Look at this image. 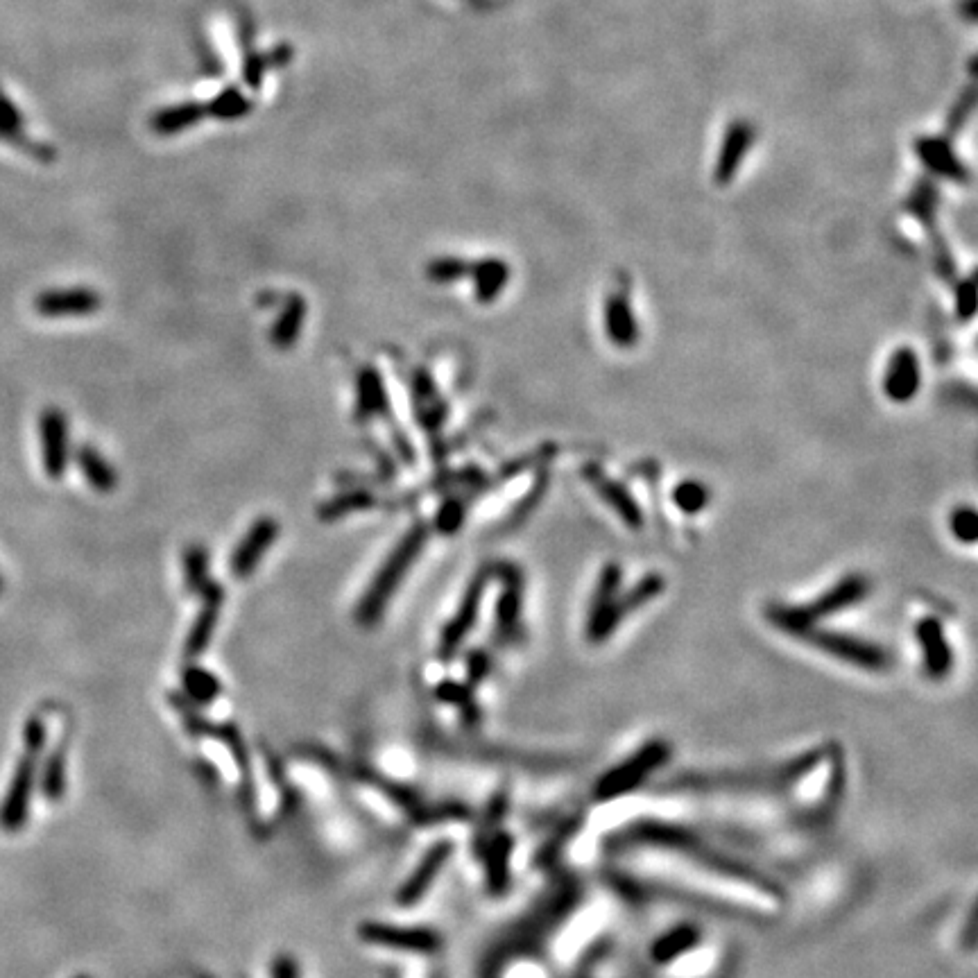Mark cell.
<instances>
[{
  "mask_svg": "<svg viewBox=\"0 0 978 978\" xmlns=\"http://www.w3.org/2000/svg\"><path fill=\"white\" fill-rule=\"evenodd\" d=\"M870 591L872 585L863 573H849V576H845L843 580H838L834 587L827 589L825 594H820L806 605H784V603L768 605L766 619L775 625L777 630L791 634V637H797L802 630L811 628V625H818L822 619H827V616H834L838 612H843V609L863 603Z\"/></svg>",
  "mask_w": 978,
  "mask_h": 978,
  "instance_id": "6da1fadb",
  "label": "cell"
},
{
  "mask_svg": "<svg viewBox=\"0 0 978 978\" xmlns=\"http://www.w3.org/2000/svg\"><path fill=\"white\" fill-rule=\"evenodd\" d=\"M426 539H428V526L419 521L401 537V542L394 546V551L388 555V560H385L379 573L374 576L370 589L365 591V596L356 609V621L360 625H374L381 619L383 609L388 607L390 598L401 585L403 576H406L410 566H413L415 557L422 553Z\"/></svg>",
  "mask_w": 978,
  "mask_h": 978,
  "instance_id": "7a4b0ae2",
  "label": "cell"
},
{
  "mask_svg": "<svg viewBox=\"0 0 978 978\" xmlns=\"http://www.w3.org/2000/svg\"><path fill=\"white\" fill-rule=\"evenodd\" d=\"M23 741H25L23 757L19 763H16L10 788H7L5 800L0 804V829L7 831V834H14V831L23 829L25 822H28L39 757L46 745L44 720L39 716L28 718V723H25L23 729Z\"/></svg>",
  "mask_w": 978,
  "mask_h": 978,
  "instance_id": "3957f363",
  "label": "cell"
},
{
  "mask_svg": "<svg viewBox=\"0 0 978 978\" xmlns=\"http://www.w3.org/2000/svg\"><path fill=\"white\" fill-rule=\"evenodd\" d=\"M671 745L666 741H648L643 748H639L632 757L625 759L619 766L609 768L605 775H600V779L594 786V800L596 802H612L619 800V797L628 795L632 791L646 782V779L664 766L671 757Z\"/></svg>",
  "mask_w": 978,
  "mask_h": 978,
  "instance_id": "277c9868",
  "label": "cell"
},
{
  "mask_svg": "<svg viewBox=\"0 0 978 978\" xmlns=\"http://www.w3.org/2000/svg\"><path fill=\"white\" fill-rule=\"evenodd\" d=\"M795 639H802L809 643V646L840 659V662L854 664L859 668H865V671H886L892 662L888 652L881 646H877V643L852 637V634H845V632L825 630L820 628V625H811V628L802 630Z\"/></svg>",
  "mask_w": 978,
  "mask_h": 978,
  "instance_id": "5b68a950",
  "label": "cell"
},
{
  "mask_svg": "<svg viewBox=\"0 0 978 978\" xmlns=\"http://www.w3.org/2000/svg\"><path fill=\"white\" fill-rule=\"evenodd\" d=\"M664 589H666V580L662 573H648V576H643L637 585L630 587L628 591H621L612 603V607H609L600 619L587 625L589 643H605L616 630L621 628V623L628 619L632 612H639L641 607H646L648 603H652V600L662 596Z\"/></svg>",
  "mask_w": 978,
  "mask_h": 978,
  "instance_id": "8992f818",
  "label": "cell"
},
{
  "mask_svg": "<svg viewBox=\"0 0 978 978\" xmlns=\"http://www.w3.org/2000/svg\"><path fill=\"white\" fill-rule=\"evenodd\" d=\"M494 576V569H480L474 580L469 582V587L465 591V596H462L460 600V605H458V612L453 619L446 623V628L442 632V639H440V657L442 659H451L453 655H456L458 648L465 643L467 639V634L474 630V625L478 621V614H480V605H483V596H485V589L489 585V578Z\"/></svg>",
  "mask_w": 978,
  "mask_h": 978,
  "instance_id": "52a82bcc",
  "label": "cell"
},
{
  "mask_svg": "<svg viewBox=\"0 0 978 978\" xmlns=\"http://www.w3.org/2000/svg\"><path fill=\"white\" fill-rule=\"evenodd\" d=\"M501 580V596L496 603V634L499 639L510 643L521 634V612H523V573L517 564L503 562L494 569Z\"/></svg>",
  "mask_w": 978,
  "mask_h": 978,
  "instance_id": "ba28073f",
  "label": "cell"
},
{
  "mask_svg": "<svg viewBox=\"0 0 978 978\" xmlns=\"http://www.w3.org/2000/svg\"><path fill=\"white\" fill-rule=\"evenodd\" d=\"M915 639L920 643L926 675L931 680H945L954 668V650L949 646L945 625L938 616H924L917 621Z\"/></svg>",
  "mask_w": 978,
  "mask_h": 978,
  "instance_id": "9c48e42d",
  "label": "cell"
},
{
  "mask_svg": "<svg viewBox=\"0 0 978 978\" xmlns=\"http://www.w3.org/2000/svg\"><path fill=\"white\" fill-rule=\"evenodd\" d=\"M582 476H585L587 483L596 489V494L609 505V508H612V512L625 523V526L630 530L643 528L646 517H643L641 505L630 494L628 487L619 483V480L609 478L600 465H587L582 469Z\"/></svg>",
  "mask_w": 978,
  "mask_h": 978,
  "instance_id": "30bf717a",
  "label": "cell"
},
{
  "mask_svg": "<svg viewBox=\"0 0 978 978\" xmlns=\"http://www.w3.org/2000/svg\"><path fill=\"white\" fill-rule=\"evenodd\" d=\"M922 388L920 356L911 347H899L890 356L886 372H883V394L892 403H908L917 397Z\"/></svg>",
  "mask_w": 978,
  "mask_h": 978,
  "instance_id": "8fae6325",
  "label": "cell"
},
{
  "mask_svg": "<svg viewBox=\"0 0 978 978\" xmlns=\"http://www.w3.org/2000/svg\"><path fill=\"white\" fill-rule=\"evenodd\" d=\"M102 304L100 295L93 288H50L34 297V311L41 317H84L98 313Z\"/></svg>",
  "mask_w": 978,
  "mask_h": 978,
  "instance_id": "7c38bea8",
  "label": "cell"
},
{
  "mask_svg": "<svg viewBox=\"0 0 978 978\" xmlns=\"http://www.w3.org/2000/svg\"><path fill=\"white\" fill-rule=\"evenodd\" d=\"M41 453H44L46 476L59 480L68 469V422L64 410L46 408L39 417Z\"/></svg>",
  "mask_w": 978,
  "mask_h": 978,
  "instance_id": "4fadbf2b",
  "label": "cell"
},
{
  "mask_svg": "<svg viewBox=\"0 0 978 978\" xmlns=\"http://www.w3.org/2000/svg\"><path fill=\"white\" fill-rule=\"evenodd\" d=\"M360 938L370 945L390 947L399 951H417V954H433L442 947L440 935L428 929H397V926L367 922L360 926Z\"/></svg>",
  "mask_w": 978,
  "mask_h": 978,
  "instance_id": "5bb4252c",
  "label": "cell"
},
{
  "mask_svg": "<svg viewBox=\"0 0 978 978\" xmlns=\"http://www.w3.org/2000/svg\"><path fill=\"white\" fill-rule=\"evenodd\" d=\"M279 537V521L272 517H261L252 523L247 535L240 539V544L231 553L229 569L238 578H247L259 566L261 557L268 553V548L277 542Z\"/></svg>",
  "mask_w": 978,
  "mask_h": 978,
  "instance_id": "9a60e30c",
  "label": "cell"
},
{
  "mask_svg": "<svg viewBox=\"0 0 978 978\" xmlns=\"http://www.w3.org/2000/svg\"><path fill=\"white\" fill-rule=\"evenodd\" d=\"M752 143H754V125L750 120L739 118L727 127L714 168V179L718 186L732 184V179L741 170V163L745 161V157H748Z\"/></svg>",
  "mask_w": 978,
  "mask_h": 978,
  "instance_id": "2e32d148",
  "label": "cell"
},
{
  "mask_svg": "<svg viewBox=\"0 0 978 978\" xmlns=\"http://www.w3.org/2000/svg\"><path fill=\"white\" fill-rule=\"evenodd\" d=\"M915 152L933 175L949 179L954 184L969 182V170L965 168L963 159L951 148L949 136H920L915 141Z\"/></svg>",
  "mask_w": 978,
  "mask_h": 978,
  "instance_id": "e0dca14e",
  "label": "cell"
},
{
  "mask_svg": "<svg viewBox=\"0 0 978 978\" xmlns=\"http://www.w3.org/2000/svg\"><path fill=\"white\" fill-rule=\"evenodd\" d=\"M605 333L609 342L619 349H632L639 342L637 315L623 288L612 290L605 299Z\"/></svg>",
  "mask_w": 978,
  "mask_h": 978,
  "instance_id": "ac0fdd59",
  "label": "cell"
},
{
  "mask_svg": "<svg viewBox=\"0 0 978 978\" xmlns=\"http://www.w3.org/2000/svg\"><path fill=\"white\" fill-rule=\"evenodd\" d=\"M356 422H370V419L390 417V399L385 392L383 376L372 365L363 367L356 376Z\"/></svg>",
  "mask_w": 978,
  "mask_h": 978,
  "instance_id": "d6986e66",
  "label": "cell"
},
{
  "mask_svg": "<svg viewBox=\"0 0 978 978\" xmlns=\"http://www.w3.org/2000/svg\"><path fill=\"white\" fill-rule=\"evenodd\" d=\"M451 852H453V845L446 843V840L428 849L422 863L417 865V870L410 874V879L406 883H403V888L397 895V902L401 906H413L415 902H419V899L426 895V890L431 888V883L435 881L437 874H440L446 861H449Z\"/></svg>",
  "mask_w": 978,
  "mask_h": 978,
  "instance_id": "ffe728a7",
  "label": "cell"
},
{
  "mask_svg": "<svg viewBox=\"0 0 978 978\" xmlns=\"http://www.w3.org/2000/svg\"><path fill=\"white\" fill-rule=\"evenodd\" d=\"M200 596H202V609H200V614H197V619L191 628V634H188V641H186L188 657L202 655V650L209 646L211 634L218 625L222 600H225V589H222L218 582L209 580L207 587L200 591Z\"/></svg>",
  "mask_w": 978,
  "mask_h": 978,
  "instance_id": "44dd1931",
  "label": "cell"
},
{
  "mask_svg": "<svg viewBox=\"0 0 978 978\" xmlns=\"http://www.w3.org/2000/svg\"><path fill=\"white\" fill-rule=\"evenodd\" d=\"M410 390H413V403H415V419H419V424L424 426V431L437 433L446 422V403L442 401L440 394L435 390V383L431 379V374L426 370H417L413 374V381H410Z\"/></svg>",
  "mask_w": 978,
  "mask_h": 978,
  "instance_id": "7402d4cb",
  "label": "cell"
},
{
  "mask_svg": "<svg viewBox=\"0 0 978 978\" xmlns=\"http://www.w3.org/2000/svg\"><path fill=\"white\" fill-rule=\"evenodd\" d=\"M700 940H702V931L698 926L682 922L673 926V929H668L652 942L650 960L655 965H671L677 958H682L684 954H689V951L696 949L700 945Z\"/></svg>",
  "mask_w": 978,
  "mask_h": 978,
  "instance_id": "603a6c76",
  "label": "cell"
},
{
  "mask_svg": "<svg viewBox=\"0 0 978 978\" xmlns=\"http://www.w3.org/2000/svg\"><path fill=\"white\" fill-rule=\"evenodd\" d=\"M512 847L514 840L505 831H496V834L487 840V845L483 849L485 854V872H487V888L492 895H503L510 886V859H512Z\"/></svg>",
  "mask_w": 978,
  "mask_h": 978,
  "instance_id": "cb8c5ba5",
  "label": "cell"
},
{
  "mask_svg": "<svg viewBox=\"0 0 978 978\" xmlns=\"http://www.w3.org/2000/svg\"><path fill=\"white\" fill-rule=\"evenodd\" d=\"M469 277L474 279V295L478 304H492L501 297L505 286L510 283V265L501 259H480L469 268Z\"/></svg>",
  "mask_w": 978,
  "mask_h": 978,
  "instance_id": "d4e9b609",
  "label": "cell"
},
{
  "mask_svg": "<svg viewBox=\"0 0 978 978\" xmlns=\"http://www.w3.org/2000/svg\"><path fill=\"white\" fill-rule=\"evenodd\" d=\"M0 141L12 143L14 148H21L32 157L50 161L55 157V152L48 148L44 143H34L28 136L23 134V116L21 111L16 109L3 91H0Z\"/></svg>",
  "mask_w": 978,
  "mask_h": 978,
  "instance_id": "484cf974",
  "label": "cell"
},
{
  "mask_svg": "<svg viewBox=\"0 0 978 978\" xmlns=\"http://www.w3.org/2000/svg\"><path fill=\"white\" fill-rule=\"evenodd\" d=\"M304 320H306L304 297L302 295H290L286 299V304H283L279 317L274 320V326L270 331V342L274 345V349H279V351L293 349L297 345L299 336H302Z\"/></svg>",
  "mask_w": 978,
  "mask_h": 978,
  "instance_id": "4316f807",
  "label": "cell"
},
{
  "mask_svg": "<svg viewBox=\"0 0 978 978\" xmlns=\"http://www.w3.org/2000/svg\"><path fill=\"white\" fill-rule=\"evenodd\" d=\"M75 460H77V467L82 471V476L87 478V483L96 489V492L100 494L114 492L118 485V474L114 465L102 456L96 446H89V444L77 446Z\"/></svg>",
  "mask_w": 978,
  "mask_h": 978,
  "instance_id": "83f0119b",
  "label": "cell"
},
{
  "mask_svg": "<svg viewBox=\"0 0 978 978\" xmlns=\"http://www.w3.org/2000/svg\"><path fill=\"white\" fill-rule=\"evenodd\" d=\"M621 585H623V569L616 562H607L598 573L596 589L589 600L587 623L596 621L598 616H603L607 609L612 607L616 596L621 594Z\"/></svg>",
  "mask_w": 978,
  "mask_h": 978,
  "instance_id": "f1b7e54d",
  "label": "cell"
},
{
  "mask_svg": "<svg viewBox=\"0 0 978 978\" xmlns=\"http://www.w3.org/2000/svg\"><path fill=\"white\" fill-rule=\"evenodd\" d=\"M374 494L367 492V489H351V492H342L338 496H333L331 501H326L320 508V519L324 521H336L347 517L351 512H365L374 508Z\"/></svg>",
  "mask_w": 978,
  "mask_h": 978,
  "instance_id": "f546056e",
  "label": "cell"
},
{
  "mask_svg": "<svg viewBox=\"0 0 978 978\" xmlns=\"http://www.w3.org/2000/svg\"><path fill=\"white\" fill-rule=\"evenodd\" d=\"M671 499H673V505L677 510L693 517V514H700L709 508L711 489L702 483V480L686 478V480H680V483L673 487Z\"/></svg>",
  "mask_w": 978,
  "mask_h": 978,
  "instance_id": "4dcf8cb0",
  "label": "cell"
},
{
  "mask_svg": "<svg viewBox=\"0 0 978 978\" xmlns=\"http://www.w3.org/2000/svg\"><path fill=\"white\" fill-rule=\"evenodd\" d=\"M938 188H935L929 179H922L920 184L915 186V191L908 197L906 209L913 213V216L922 222V225L933 234H938L935 229V213H938Z\"/></svg>",
  "mask_w": 978,
  "mask_h": 978,
  "instance_id": "1f68e13d",
  "label": "cell"
},
{
  "mask_svg": "<svg viewBox=\"0 0 978 978\" xmlns=\"http://www.w3.org/2000/svg\"><path fill=\"white\" fill-rule=\"evenodd\" d=\"M204 114H207V109L202 105H184V107L161 111V114L152 118V130L157 134L182 132L188 130V127L197 123L200 118H204Z\"/></svg>",
  "mask_w": 978,
  "mask_h": 978,
  "instance_id": "d6a6232c",
  "label": "cell"
},
{
  "mask_svg": "<svg viewBox=\"0 0 978 978\" xmlns=\"http://www.w3.org/2000/svg\"><path fill=\"white\" fill-rule=\"evenodd\" d=\"M184 578L191 594H200L209 582V551L200 544L188 546L184 551Z\"/></svg>",
  "mask_w": 978,
  "mask_h": 978,
  "instance_id": "836d02e7",
  "label": "cell"
},
{
  "mask_svg": "<svg viewBox=\"0 0 978 978\" xmlns=\"http://www.w3.org/2000/svg\"><path fill=\"white\" fill-rule=\"evenodd\" d=\"M582 825V818L576 813V815H571V818H566L562 822V827L555 831V834L546 840V843L539 847V852H537V859L535 863L539 865V868H546V865H551L557 856H560L562 849L571 843L573 838H576L578 834V829Z\"/></svg>",
  "mask_w": 978,
  "mask_h": 978,
  "instance_id": "e575fe53",
  "label": "cell"
},
{
  "mask_svg": "<svg viewBox=\"0 0 978 978\" xmlns=\"http://www.w3.org/2000/svg\"><path fill=\"white\" fill-rule=\"evenodd\" d=\"M548 483H551V471L546 467H539V474L535 478L533 487H530V492L523 496V499L517 503V508H514L508 517V526L517 528L523 521L530 519V514H533L539 508V503L544 501V496L548 492Z\"/></svg>",
  "mask_w": 978,
  "mask_h": 978,
  "instance_id": "d590c367",
  "label": "cell"
},
{
  "mask_svg": "<svg viewBox=\"0 0 978 978\" xmlns=\"http://www.w3.org/2000/svg\"><path fill=\"white\" fill-rule=\"evenodd\" d=\"M184 686H186V691L191 693V698L195 702H200V705H204V702H211L220 693V682L216 680V677L204 671V668H197V666L186 668Z\"/></svg>",
  "mask_w": 978,
  "mask_h": 978,
  "instance_id": "8d00e7d4",
  "label": "cell"
},
{
  "mask_svg": "<svg viewBox=\"0 0 978 978\" xmlns=\"http://www.w3.org/2000/svg\"><path fill=\"white\" fill-rule=\"evenodd\" d=\"M44 795L50 802H59L66 791V761H64V750H57L50 754V759L46 761L44 768Z\"/></svg>",
  "mask_w": 978,
  "mask_h": 978,
  "instance_id": "74e56055",
  "label": "cell"
},
{
  "mask_svg": "<svg viewBox=\"0 0 978 978\" xmlns=\"http://www.w3.org/2000/svg\"><path fill=\"white\" fill-rule=\"evenodd\" d=\"M469 268L471 263L460 259V256H440V259L428 263L426 277L435 283H453L469 277Z\"/></svg>",
  "mask_w": 978,
  "mask_h": 978,
  "instance_id": "f35d334b",
  "label": "cell"
},
{
  "mask_svg": "<svg viewBox=\"0 0 978 978\" xmlns=\"http://www.w3.org/2000/svg\"><path fill=\"white\" fill-rule=\"evenodd\" d=\"M465 517H467V501L458 499V496L446 499L442 503V508L437 510L435 530L440 535H456L462 528V523H465Z\"/></svg>",
  "mask_w": 978,
  "mask_h": 978,
  "instance_id": "ab89813d",
  "label": "cell"
},
{
  "mask_svg": "<svg viewBox=\"0 0 978 978\" xmlns=\"http://www.w3.org/2000/svg\"><path fill=\"white\" fill-rule=\"evenodd\" d=\"M949 528L960 544H974L978 539V514L972 505H960L951 512Z\"/></svg>",
  "mask_w": 978,
  "mask_h": 978,
  "instance_id": "60d3db41",
  "label": "cell"
},
{
  "mask_svg": "<svg viewBox=\"0 0 978 978\" xmlns=\"http://www.w3.org/2000/svg\"><path fill=\"white\" fill-rule=\"evenodd\" d=\"M437 698L444 700V702H451V705H458L469 723H476L478 720V709H476L474 698H471L469 686L444 682V684L437 686Z\"/></svg>",
  "mask_w": 978,
  "mask_h": 978,
  "instance_id": "b9f144b4",
  "label": "cell"
},
{
  "mask_svg": "<svg viewBox=\"0 0 978 978\" xmlns=\"http://www.w3.org/2000/svg\"><path fill=\"white\" fill-rule=\"evenodd\" d=\"M976 297L978 293H976L974 277H967L958 283L954 302H956V317L960 322H969L976 315Z\"/></svg>",
  "mask_w": 978,
  "mask_h": 978,
  "instance_id": "7bdbcfd3",
  "label": "cell"
},
{
  "mask_svg": "<svg viewBox=\"0 0 978 978\" xmlns=\"http://www.w3.org/2000/svg\"><path fill=\"white\" fill-rule=\"evenodd\" d=\"M508 809H510V800H508V795H505V793H499V795L494 797L492 802H489L487 813H485V825L480 827V834H478V838L483 840V843H480V849H485L487 840H489L487 831H492V829H496V827L501 825V820L505 818V813H508ZM480 854H483V852H480Z\"/></svg>",
  "mask_w": 978,
  "mask_h": 978,
  "instance_id": "ee69618b",
  "label": "cell"
},
{
  "mask_svg": "<svg viewBox=\"0 0 978 978\" xmlns=\"http://www.w3.org/2000/svg\"><path fill=\"white\" fill-rule=\"evenodd\" d=\"M974 105H976V91L972 87H969L963 93V96H960V100L956 102L954 109H951L949 120H947V132H949V136H954L958 130H963V125L967 123V118L972 116Z\"/></svg>",
  "mask_w": 978,
  "mask_h": 978,
  "instance_id": "f6af8a7d",
  "label": "cell"
},
{
  "mask_svg": "<svg viewBox=\"0 0 978 978\" xmlns=\"http://www.w3.org/2000/svg\"><path fill=\"white\" fill-rule=\"evenodd\" d=\"M489 666H492V659L485 650H474L469 657V684H478L483 677L489 673Z\"/></svg>",
  "mask_w": 978,
  "mask_h": 978,
  "instance_id": "bcb514c9",
  "label": "cell"
},
{
  "mask_svg": "<svg viewBox=\"0 0 978 978\" xmlns=\"http://www.w3.org/2000/svg\"><path fill=\"white\" fill-rule=\"evenodd\" d=\"M274 978H297L295 976V965L290 958H279L274 963Z\"/></svg>",
  "mask_w": 978,
  "mask_h": 978,
  "instance_id": "7dc6e473",
  "label": "cell"
},
{
  "mask_svg": "<svg viewBox=\"0 0 978 978\" xmlns=\"http://www.w3.org/2000/svg\"><path fill=\"white\" fill-rule=\"evenodd\" d=\"M3 589H5V580H3V573H0V594H3Z\"/></svg>",
  "mask_w": 978,
  "mask_h": 978,
  "instance_id": "c3c4849f",
  "label": "cell"
},
{
  "mask_svg": "<svg viewBox=\"0 0 978 978\" xmlns=\"http://www.w3.org/2000/svg\"><path fill=\"white\" fill-rule=\"evenodd\" d=\"M77 978H89V976H77Z\"/></svg>",
  "mask_w": 978,
  "mask_h": 978,
  "instance_id": "681fc988",
  "label": "cell"
}]
</instances>
